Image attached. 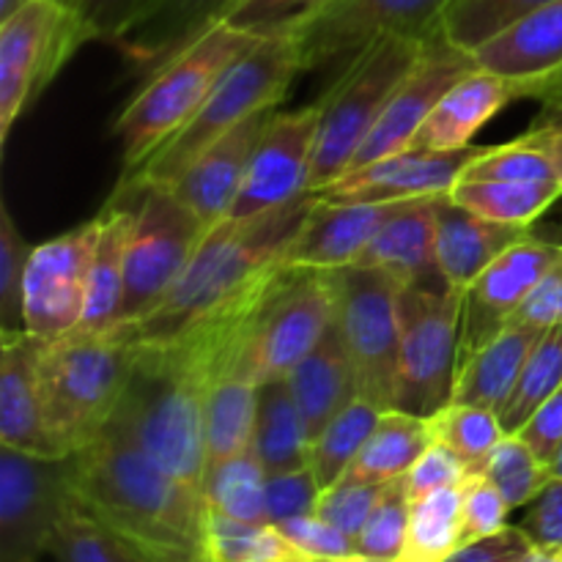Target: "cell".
<instances>
[{"label":"cell","mask_w":562,"mask_h":562,"mask_svg":"<svg viewBox=\"0 0 562 562\" xmlns=\"http://www.w3.org/2000/svg\"><path fill=\"white\" fill-rule=\"evenodd\" d=\"M562 258L560 241L527 239L516 241L503 252L483 274H477L461 291V322H459V368L467 366L494 335L503 333L532 285Z\"/></svg>","instance_id":"2e32d148"},{"label":"cell","mask_w":562,"mask_h":562,"mask_svg":"<svg viewBox=\"0 0 562 562\" xmlns=\"http://www.w3.org/2000/svg\"><path fill=\"white\" fill-rule=\"evenodd\" d=\"M384 486L387 483H335L333 488H324L322 497H318L316 516L357 541L368 516L376 508Z\"/></svg>","instance_id":"c3c4849f"},{"label":"cell","mask_w":562,"mask_h":562,"mask_svg":"<svg viewBox=\"0 0 562 562\" xmlns=\"http://www.w3.org/2000/svg\"><path fill=\"white\" fill-rule=\"evenodd\" d=\"M472 69H477L475 55L467 53V49L453 47L437 27V33H431V36L426 38L423 55L417 58V64L412 66L409 75L404 77L398 91L393 93L387 110L382 113L379 124L373 126L366 146L360 148V154H357L349 170L366 168V165L376 162V159L406 151L412 137H415L417 130L426 124L428 113L437 108L439 99L448 93V88L453 86V82H459L461 77L470 75ZM349 170H346V173H349Z\"/></svg>","instance_id":"e0dca14e"},{"label":"cell","mask_w":562,"mask_h":562,"mask_svg":"<svg viewBox=\"0 0 562 562\" xmlns=\"http://www.w3.org/2000/svg\"><path fill=\"white\" fill-rule=\"evenodd\" d=\"M450 0H329L294 33L302 71L349 64L384 36L428 38Z\"/></svg>","instance_id":"5bb4252c"},{"label":"cell","mask_w":562,"mask_h":562,"mask_svg":"<svg viewBox=\"0 0 562 562\" xmlns=\"http://www.w3.org/2000/svg\"><path fill=\"white\" fill-rule=\"evenodd\" d=\"M60 3H66V5H71V9H77V3H80V0H60Z\"/></svg>","instance_id":"6125c7cd"},{"label":"cell","mask_w":562,"mask_h":562,"mask_svg":"<svg viewBox=\"0 0 562 562\" xmlns=\"http://www.w3.org/2000/svg\"><path fill=\"white\" fill-rule=\"evenodd\" d=\"M434 442L428 417L401 409H384L366 448L340 481L349 483H390L404 477ZM338 481V483H340Z\"/></svg>","instance_id":"d6a6232c"},{"label":"cell","mask_w":562,"mask_h":562,"mask_svg":"<svg viewBox=\"0 0 562 562\" xmlns=\"http://www.w3.org/2000/svg\"><path fill=\"white\" fill-rule=\"evenodd\" d=\"M258 42L261 38L220 22L148 77L113 124V135L121 140V176L135 173L176 132L184 130L225 71Z\"/></svg>","instance_id":"5b68a950"},{"label":"cell","mask_w":562,"mask_h":562,"mask_svg":"<svg viewBox=\"0 0 562 562\" xmlns=\"http://www.w3.org/2000/svg\"><path fill=\"white\" fill-rule=\"evenodd\" d=\"M562 387V324L547 329L527 357L508 401L499 409L505 434H519L543 401Z\"/></svg>","instance_id":"f35d334b"},{"label":"cell","mask_w":562,"mask_h":562,"mask_svg":"<svg viewBox=\"0 0 562 562\" xmlns=\"http://www.w3.org/2000/svg\"><path fill=\"white\" fill-rule=\"evenodd\" d=\"M541 335V329L508 324L456 373L453 401L483 406V409H492L499 415Z\"/></svg>","instance_id":"4dcf8cb0"},{"label":"cell","mask_w":562,"mask_h":562,"mask_svg":"<svg viewBox=\"0 0 562 562\" xmlns=\"http://www.w3.org/2000/svg\"><path fill=\"white\" fill-rule=\"evenodd\" d=\"M206 505L228 519L245 525H269L267 519V472L252 450L206 470L203 477Z\"/></svg>","instance_id":"d590c367"},{"label":"cell","mask_w":562,"mask_h":562,"mask_svg":"<svg viewBox=\"0 0 562 562\" xmlns=\"http://www.w3.org/2000/svg\"><path fill=\"white\" fill-rule=\"evenodd\" d=\"M409 510L412 499L406 494L404 477L390 481L379 497L376 508L368 516L366 527L357 536V552L360 558L398 562L406 543V530H409Z\"/></svg>","instance_id":"f6af8a7d"},{"label":"cell","mask_w":562,"mask_h":562,"mask_svg":"<svg viewBox=\"0 0 562 562\" xmlns=\"http://www.w3.org/2000/svg\"><path fill=\"white\" fill-rule=\"evenodd\" d=\"M423 47L426 38L384 36L340 66V77L329 86L324 99H318L322 119L307 173V192L333 184L351 168L393 93L423 55Z\"/></svg>","instance_id":"52a82bcc"},{"label":"cell","mask_w":562,"mask_h":562,"mask_svg":"<svg viewBox=\"0 0 562 562\" xmlns=\"http://www.w3.org/2000/svg\"><path fill=\"white\" fill-rule=\"evenodd\" d=\"M483 151L486 146H467L459 151L406 148L366 168L349 170L316 195L329 203H398L448 195Z\"/></svg>","instance_id":"d6986e66"},{"label":"cell","mask_w":562,"mask_h":562,"mask_svg":"<svg viewBox=\"0 0 562 562\" xmlns=\"http://www.w3.org/2000/svg\"><path fill=\"white\" fill-rule=\"evenodd\" d=\"M75 505V459L0 445V562H36Z\"/></svg>","instance_id":"4fadbf2b"},{"label":"cell","mask_w":562,"mask_h":562,"mask_svg":"<svg viewBox=\"0 0 562 562\" xmlns=\"http://www.w3.org/2000/svg\"><path fill=\"white\" fill-rule=\"evenodd\" d=\"M318 497H322V486H318L311 464L300 467V470L280 472V475H267L269 525H283V521L313 516Z\"/></svg>","instance_id":"f907efd6"},{"label":"cell","mask_w":562,"mask_h":562,"mask_svg":"<svg viewBox=\"0 0 562 562\" xmlns=\"http://www.w3.org/2000/svg\"><path fill=\"white\" fill-rule=\"evenodd\" d=\"M552 0H450L439 16V31L453 47L475 53Z\"/></svg>","instance_id":"ab89813d"},{"label":"cell","mask_w":562,"mask_h":562,"mask_svg":"<svg viewBox=\"0 0 562 562\" xmlns=\"http://www.w3.org/2000/svg\"><path fill=\"white\" fill-rule=\"evenodd\" d=\"M461 494H464L461 497V547L508 527L510 505L486 475L472 472L461 483Z\"/></svg>","instance_id":"7dc6e473"},{"label":"cell","mask_w":562,"mask_h":562,"mask_svg":"<svg viewBox=\"0 0 562 562\" xmlns=\"http://www.w3.org/2000/svg\"><path fill=\"white\" fill-rule=\"evenodd\" d=\"M135 190L137 220L126 247L124 296L115 324H137L151 316L179 283L209 231L170 184H140Z\"/></svg>","instance_id":"9c48e42d"},{"label":"cell","mask_w":562,"mask_h":562,"mask_svg":"<svg viewBox=\"0 0 562 562\" xmlns=\"http://www.w3.org/2000/svg\"><path fill=\"white\" fill-rule=\"evenodd\" d=\"M516 99H521L516 82L477 66L448 88L437 108L428 113L426 124L412 137L409 148L459 151L472 146V137Z\"/></svg>","instance_id":"d4e9b609"},{"label":"cell","mask_w":562,"mask_h":562,"mask_svg":"<svg viewBox=\"0 0 562 562\" xmlns=\"http://www.w3.org/2000/svg\"><path fill=\"white\" fill-rule=\"evenodd\" d=\"M283 530L285 538L296 543L300 549H305L307 554L318 560H329V562H349L355 558H360L357 552V541L349 538L346 532H340L338 527L327 525L324 519H318L316 514L313 516H302V519H291L278 525Z\"/></svg>","instance_id":"f5cc1de1"},{"label":"cell","mask_w":562,"mask_h":562,"mask_svg":"<svg viewBox=\"0 0 562 562\" xmlns=\"http://www.w3.org/2000/svg\"><path fill=\"white\" fill-rule=\"evenodd\" d=\"M137 340L124 324L88 333L71 329L44 340L38 355V390L47 431L60 456H71L113 420L130 379Z\"/></svg>","instance_id":"277c9868"},{"label":"cell","mask_w":562,"mask_h":562,"mask_svg":"<svg viewBox=\"0 0 562 562\" xmlns=\"http://www.w3.org/2000/svg\"><path fill=\"white\" fill-rule=\"evenodd\" d=\"M461 291L450 285L401 289V351L395 409L434 417L453 401L459 368Z\"/></svg>","instance_id":"30bf717a"},{"label":"cell","mask_w":562,"mask_h":562,"mask_svg":"<svg viewBox=\"0 0 562 562\" xmlns=\"http://www.w3.org/2000/svg\"><path fill=\"white\" fill-rule=\"evenodd\" d=\"M549 470H552V477H562V448L558 450V456H554V459H552Z\"/></svg>","instance_id":"94428289"},{"label":"cell","mask_w":562,"mask_h":562,"mask_svg":"<svg viewBox=\"0 0 562 562\" xmlns=\"http://www.w3.org/2000/svg\"><path fill=\"white\" fill-rule=\"evenodd\" d=\"M340 291L335 269L280 263L269 274L252 313L241 357L258 384L285 379L296 362L311 355L338 318Z\"/></svg>","instance_id":"ba28073f"},{"label":"cell","mask_w":562,"mask_h":562,"mask_svg":"<svg viewBox=\"0 0 562 562\" xmlns=\"http://www.w3.org/2000/svg\"><path fill=\"white\" fill-rule=\"evenodd\" d=\"M99 239V217L33 247L25 274V329L55 340L80 327L88 274Z\"/></svg>","instance_id":"9a60e30c"},{"label":"cell","mask_w":562,"mask_h":562,"mask_svg":"<svg viewBox=\"0 0 562 562\" xmlns=\"http://www.w3.org/2000/svg\"><path fill=\"white\" fill-rule=\"evenodd\" d=\"M560 195L562 184L558 181L459 179L450 190V198L470 212L519 228H532V223L547 214Z\"/></svg>","instance_id":"836d02e7"},{"label":"cell","mask_w":562,"mask_h":562,"mask_svg":"<svg viewBox=\"0 0 562 562\" xmlns=\"http://www.w3.org/2000/svg\"><path fill=\"white\" fill-rule=\"evenodd\" d=\"M536 543L527 538L521 527H503L494 536L481 538V541L464 543L456 549L445 562H527Z\"/></svg>","instance_id":"9f6ffc18"},{"label":"cell","mask_w":562,"mask_h":562,"mask_svg":"<svg viewBox=\"0 0 562 562\" xmlns=\"http://www.w3.org/2000/svg\"><path fill=\"white\" fill-rule=\"evenodd\" d=\"M437 198L406 201L379 228L355 267L382 269L404 289L445 285L437 267Z\"/></svg>","instance_id":"4316f807"},{"label":"cell","mask_w":562,"mask_h":562,"mask_svg":"<svg viewBox=\"0 0 562 562\" xmlns=\"http://www.w3.org/2000/svg\"><path fill=\"white\" fill-rule=\"evenodd\" d=\"M245 340H241V346H245ZM241 346L236 349V355L225 362L223 373L217 376L212 395H209L206 423H203L206 470L252 450L258 382L252 379V373L247 371L245 357H241Z\"/></svg>","instance_id":"f546056e"},{"label":"cell","mask_w":562,"mask_h":562,"mask_svg":"<svg viewBox=\"0 0 562 562\" xmlns=\"http://www.w3.org/2000/svg\"><path fill=\"white\" fill-rule=\"evenodd\" d=\"M349 562H382V560H368V558H355V560H349Z\"/></svg>","instance_id":"be15d7a7"},{"label":"cell","mask_w":562,"mask_h":562,"mask_svg":"<svg viewBox=\"0 0 562 562\" xmlns=\"http://www.w3.org/2000/svg\"><path fill=\"white\" fill-rule=\"evenodd\" d=\"M99 217V239L93 250L91 274H88L86 313L77 329L102 333L115 327L124 296L126 247L137 220V190L135 187H115L113 198L104 203Z\"/></svg>","instance_id":"83f0119b"},{"label":"cell","mask_w":562,"mask_h":562,"mask_svg":"<svg viewBox=\"0 0 562 562\" xmlns=\"http://www.w3.org/2000/svg\"><path fill=\"white\" fill-rule=\"evenodd\" d=\"M252 453L267 475L311 464V437L285 379L258 384Z\"/></svg>","instance_id":"1f68e13d"},{"label":"cell","mask_w":562,"mask_h":562,"mask_svg":"<svg viewBox=\"0 0 562 562\" xmlns=\"http://www.w3.org/2000/svg\"><path fill=\"white\" fill-rule=\"evenodd\" d=\"M508 324H521V327L541 329V333L562 324V258L532 285L527 300L521 302Z\"/></svg>","instance_id":"11a10c76"},{"label":"cell","mask_w":562,"mask_h":562,"mask_svg":"<svg viewBox=\"0 0 562 562\" xmlns=\"http://www.w3.org/2000/svg\"><path fill=\"white\" fill-rule=\"evenodd\" d=\"M42 338L22 333H0V445L33 456L60 459L47 431L38 390Z\"/></svg>","instance_id":"603a6c76"},{"label":"cell","mask_w":562,"mask_h":562,"mask_svg":"<svg viewBox=\"0 0 562 562\" xmlns=\"http://www.w3.org/2000/svg\"><path fill=\"white\" fill-rule=\"evenodd\" d=\"M519 437L536 450V456L547 464H552V459L562 448V387L552 395L549 401H543L536 409V415L525 423V428L519 431Z\"/></svg>","instance_id":"6f0895ef"},{"label":"cell","mask_w":562,"mask_h":562,"mask_svg":"<svg viewBox=\"0 0 562 562\" xmlns=\"http://www.w3.org/2000/svg\"><path fill=\"white\" fill-rule=\"evenodd\" d=\"M206 562H329L307 554L278 525H245L209 508Z\"/></svg>","instance_id":"e575fe53"},{"label":"cell","mask_w":562,"mask_h":562,"mask_svg":"<svg viewBox=\"0 0 562 562\" xmlns=\"http://www.w3.org/2000/svg\"><path fill=\"white\" fill-rule=\"evenodd\" d=\"M236 3L239 0H157L113 47L124 58L132 80L146 82L220 25Z\"/></svg>","instance_id":"7402d4cb"},{"label":"cell","mask_w":562,"mask_h":562,"mask_svg":"<svg viewBox=\"0 0 562 562\" xmlns=\"http://www.w3.org/2000/svg\"><path fill=\"white\" fill-rule=\"evenodd\" d=\"M291 395L305 420L307 437L313 439L329 426L333 417H338L355 398H360L357 387L355 366L349 360V351L344 346L338 318L333 327L324 333V338L313 346L311 355L296 362L294 371L285 376Z\"/></svg>","instance_id":"f1b7e54d"},{"label":"cell","mask_w":562,"mask_h":562,"mask_svg":"<svg viewBox=\"0 0 562 562\" xmlns=\"http://www.w3.org/2000/svg\"><path fill=\"white\" fill-rule=\"evenodd\" d=\"M530 234V228L494 223L470 212L456 203L450 192L437 198V267L450 289L464 291L508 247Z\"/></svg>","instance_id":"484cf974"},{"label":"cell","mask_w":562,"mask_h":562,"mask_svg":"<svg viewBox=\"0 0 562 562\" xmlns=\"http://www.w3.org/2000/svg\"><path fill=\"white\" fill-rule=\"evenodd\" d=\"M157 0H80L77 3V27L80 44L108 42L115 44Z\"/></svg>","instance_id":"681fc988"},{"label":"cell","mask_w":562,"mask_h":562,"mask_svg":"<svg viewBox=\"0 0 562 562\" xmlns=\"http://www.w3.org/2000/svg\"><path fill=\"white\" fill-rule=\"evenodd\" d=\"M77 11L60 0H22L0 20V146L16 119L80 49Z\"/></svg>","instance_id":"7c38bea8"},{"label":"cell","mask_w":562,"mask_h":562,"mask_svg":"<svg viewBox=\"0 0 562 562\" xmlns=\"http://www.w3.org/2000/svg\"><path fill=\"white\" fill-rule=\"evenodd\" d=\"M33 247L14 225L9 206L0 203V333L25 329V274Z\"/></svg>","instance_id":"ee69618b"},{"label":"cell","mask_w":562,"mask_h":562,"mask_svg":"<svg viewBox=\"0 0 562 562\" xmlns=\"http://www.w3.org/2000/svg\"><path fill=\"white\" fill-rule=\"evenodd\" d=\"M274 110L269 108L261 113L250 115L241 121L236 130L214 140L212 146L203 148L173 181L170 190L203 220L206 228L223 223L231 214L236 195H239L241 184H245L247 168L256 154L258 140L267 132L269 121H272Z\"/></svg>","instance_id":"44dd1931"},{"label":"cell","mask_w":562,"mask_h":562,"mask_svg":"<svg viewBox=\"0 0 562 562\" xmlns=\"http://www.w3.org/2000/svg\"><path fill=\"white\" fill-rule=\"evenodd\" d=\"M318 119H322L318 102L300 110H285V113L274 110L267 132L258 140L245 184H241L228 217L263 214L307 192Z\"/></svg>","instance_id":"ac0fdd59"},{"label":"cell","mask_w":562,"mask_h":562,"mask_svg":"<svg viewBox=\"0 0 562 562\" xmlns=\"http://www.w3.org/2000/svg\"><path fill=\"white\" fill-rule=\"evenodd\" d=\"M428 423H431L434 442L448 445L456 456H461L470 464L472 472L481 470L486 456L505 437V428L499 423L497 412L483 409V406L459 404V401H450L437 415L428 417Z\"/></svg>","instance_id":"b9f144b4"},{"label":"cell","mask_w":562,"mask_h":562,"mask_svg":"<svg viewBox=\"0 0 562 562\" xmlns=\"http://www.w3.org/2000/svg\"><path fill=\"white\" fill-rule=\"evenodd\" d=\"M527 562H562V552H549V549H541V547H532L530 558Z\"/></svg>","instance_id":"680465c9"},{"label":"cell","mask_w":562,"mask_h":562,"mask_svg":"<svg viewBox=\"0 0 562 562\" xmlns=\"http://www.w3.org/2000/svg\"><path fill=\"white\" fill-rule=\"evenodd\" d=\"M272 272L176 338L137 344L124 395L108 423V428L135 442L168 475L201 494L209 395L225 362L250 333L252 313Z\"/></svg>","instance_id":"6da1fadb"},{"label":"cell","mask_w":562,"mask_h":562,"mask_svg":"<svg viewBox=\"0 0 562 562\" xmlns=\"http://www.w3.org/2000/svg\"><path fill=\"white\" fill-rule=\"evenodd\" d=\"M313 206L316 192H302L294 201L263 214L225 217L212 225L162 305L143 322L124 327L137 344H157L217 313L285 261V252Z\"/></svg>","instance_id":"3957f363"},{"label":"cell","mask_w":562,"mask_h":562,"mask_svg":"<svg viewBox=\"0 0 562 562\" xmlns=\"http://www.w3.org/2000/svg\"><path fill=\"white\" fill-rule=\"evenodd\" d=\"M302 71L300 49L291 36L261 38L223 75L190 124L154 151L135 173L121 176L115 187L170 184L203 148L261 110L278 108Z\"/></svg>","instance_id":"8992f818"},{"label":"cell","mask_w":562,"mask_h":562,"mask_svg":"<svg viewBox=\"0 0 562 562\" xmlns=\"http://www.w3.org/2000/svg\"><path fill=\"white\" fill-rule=\"evenodd\" d=\"M329 0H239L223 22L256 38L294 36Z\"/></svg>","instance_id":"bcb514c9"},{"label":"cell","mask_w":562,"mask_h":562,"mask_svg":"<svg viewBox=\"0 0 562 562\" xmlns=\"http://www.w3.org/2000/svg\"><path fill=\"white\" fill-rule=\"evenodd\" d=\"M461 486L415 499L398 562H445L461 549Z\"/></svg>","instance_id":"74e56055"},{"label":"cell","mask_w":562,"mask_h":562,"mask_svg":"<svg viewBox=\"0 0 562 562\" xmlns=\"http://www.w3.org/2000/svg\"><path fill=\"white\" fill-rule=\"evenodd\" d=\"M75 499L148 562H206V497L104 428L71 453Z\"/></svg>","instance_id":"7a4b0ae2"},{"label":"cell","mask_w":562,"mask_h":562,"mask_svg":"<svg viewBox=\"0 0 562 562\" xmlns=\"http://www.w3.org/2000/svg\"><path fill=\"white\" fill-rule=\"evenodd\" d=\"M481 69L516 82L521 99H541L562 91V0H552L477 47Z\"/></svg>","instance_id":"ffe728a7"},{"label":"cell","mask_w":562,"mask_h":562,"mask_svg":"<svg viewBox=\"0 0 562 562\" xmlns=\"http://www.w3.org/2000/svg\"><path fill=\"white\" fill-rule=\"evenodd\" d=\"M49 554L58 562H148L124 538L82 510L77 499L60 519Z\"/></svg>","instance_id":"7bdbcfd3"},{"label":"cell","mask_w":562,"mask_h":562,"mask_svg":"<svg viewBox=\"0 0 562 562\" xmlns=\"http://www.w3.org/2000/svg\"><path fill=\"white\" fill-rule=\"evenodd\" d=\"M519 527L536 547L562 552V477H552L538 492Z\"/></svg>","instance_id":"db71d44e"},{"label":"cell","mask_w":562,"mask_h":562,"mask_svg":"<svg viewBox=\"0 0 562 562\" xmlns=\"http://www.w3.org/2000/svg\"><path fill=\"white\" fill-rule=\"evenodd\" d=\"M335 278L340 291L338 327L360 395L382 409H395L404 285L373 267L335 269Z\"/></svg>","instance_id":"8fae6325"},{"label":"cell","mask_w":562,"mask_h":562,"mask_svg":"<svg viewBox=\"0 0 562 562\" xmlns=\"http://www.w3.org/2000/svg\"><path fill=\"white\" fill-rule=\"evenodd\" d=\"M470 475V464L461 456H456L448 445L431 442L426 453L404 475V486L409 499L415 503V499L428 497L434 492H442V488L461 486Z\"/></svg>","instance_id":"816d5d0a"},{"label":"cell","mask_w":562,"mask_h":562,"mask_svg":"<svg viewBox=\"0 0 562 562\" xmlns=\"http://www.w3.org/2000/svg\"><path fill=\"white\" fill-rule=\"evenodd\" d=\"M382 406L368 398H355L338 417L329 420V426L313 439L311 445V470L316 475L318 486L333 488L340 477L349 472L360 450L366 448L368 437L376 428L382 417Z\"/></svg>","instance_id":"8d00e7d4"},{"label":"cell","mask_w":562,"mask_h":562,"mask_svg":"<svg viewBox=\"0 0 562 562\" xmlns=\"http://www.w3.org/2000/svg\"><path fill=\"white\" fill-rule=\"evenodd\" d=\"M477 472L499 488L510 510L527 508L538 497V492L552 481L547 461L538 459L536 450L519 434H505Z\"/></svg>","instance_id":"60d3db41"},{"label":"cell","mask_w":562,"mask_h":562,"mask_svg":"<svg viewBox=\"0 0 562 562\" xmlns=\"http://www.w3.org/2000/svg\"><path fill=\"white\" fill-rule=\"evenodd\" d=\"M20 3H22V0H0V20H5L11 11H16V5H20Z\"/></svg>","instance_id":"91938a15"},{"label":"cell","mask_w":562,"mask_h":562,"mask_svg":"<svg viewBox=\"0 0 562 562\" xmlns=\"http://www.w3.org/2000/svg\"><path fill=\"white\" fill-rule=\"evenodd\" d=\"M398 203H329L316 195V206L302 223L285 263L311 269L355 267L373 236L404 206Z\"/></svg>","instance_id":"cb8c5ba5"}]
</instances>
